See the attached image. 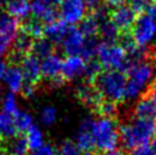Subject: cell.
Listing matches in <instances>:
<instances>
[{"label":"cell","mask_w":156,"mask_h":155,"mask_svg":"<svg viewBox=\"0 0 156 155\" xmlns=\"http://www.w3.org/2000/svg\"><path fill=\"white\" fill-rule=\"evenodd\" d=\"M86 63L87 62L81 56H67L63 60V65H62L63 78L66 81H69L78 77H82Z\"/></svg>","instance_id":"15"},{"label":"cell","mask_w":156,"mask_h":155,"mask_svg":"<svg viewBox=\"0 0 156 155\" xmlns=\"http://www.w3.org/2000/svg\"><path fill=\"white\" fill-rule=\"evenodd\" d=\"M8 46H9L8 43H6L5 41L0 40V56H2L5 52H6V50H7Z\"/></svg>","instance_id":"43"},{"label":"cell","mask_w":156,"mask_h":155,"mask_svg":"<svg viewBox=\"0 0 156 155\" xmlns=\"http://www.w3.org/2000/svg\"><path fill=\"white\" fill-rule=\"evenodd\" d=\"M103 155H128L126 154V152L124 150H112V151H108V152H105Z\"/></svg>","instance_id":"41"},{"label":"cell","mask_w":156,"mask_h":155,"mask_svg":"<svg viewBox=\"0 0 156 155\" xmlns=\"http://www.w3.org/2000/svg\"><path fill=\"white\" fill-rule=\"evenodd\" d=\"M56 150L57 155H81V151L76 145V142L71 139H65L64 142H62V144Z\"/></svg>","instance_id":"32"},{"label":"cell","mask_w":156,"mask_h":155,"mask_svg":"<svg viewBox=\"0 0 156 155\" xmlns=\"http://www.w3.org/2000/svg\"><path fill=\"white\" fill-rule=\"evenodd\" d=\"M144 94L146 96H148L151 100L153 102L154 106L156 108V77L152 80V82L148 85V87L146 88V90L144 91Z\"/></svg>","instance_id":"36"},{"label":"cell","mask_w":156,"mask_h":155,"mask_svg":"<svg viewBox=\"0 0 156 155\" xmlns=\"http://www.w3.org/2000/svg\"><path fill=\"white\" fill-rule=\"evenodd\" d=\"M156 137V121L131 117L129 123L120 125V140L124 150L132 151L143 145H148Z\"/></svg>","instance_id":"1"},{"label":"cell","mask_w":156,"mask_h":155,"mask_svg":"<svg viewBox=\"0 0 156 155\" xmlns=\"http://www.w3.org/2000/svg\"><path fill=\"white\" fill-rule=\"evenodd\" d=\"M56 116H57V112L56 110L51 106H47L42 110L41 112V120L44 122V124H51L55 122L56 120Z\"/></svg>","instance_id":"34"},{"label":"cell","mask_w":156,"mask_h":155,"mask_svg":"<svg viewBox=\"0 0 156 155\" xmlns=\"http://www.w3.org/2000/svg\"><path fill=\"white\" fill-rule=\"evenodd\" d=\"M130 34L139 47L153 49L155 47L154 41L156 39V23L149 16V14H141L137 17L133 26L131 27Z\"/></svg>","instance_id":"6"},{"label":"cell","mask_w":156,"mask_h":155,"mask_svg":"<svg viewBox=\"0 0 156 155\" xmlns=\"http://www.w3.org/2000/svg\"><path fill=\"white\" fill-rule=\"evenodd\" d=\"M83 155H100V154H98V153H97V152H89V153H84V154Z\"/></svg>","instance_id":"48"},{"label":"cell","mask_w":156,"mask_h":155,"mask_svg":"<svg viewBox=\"0 0 156 155\" xmlns=\"http://www.w3.org/2000/svg\"><path fill=\"white\" fill-rule=\"evenodd\" d=\"M1 142L12 155H27L30 151L26 137L23 134H18L16 137H14L8 142Z\"/></svg>","instance_id":"23"},{"label":"cell","mask_w":156,"mask_h":155,"mask_svg":"<svg viewBox=\"0 0 156 155\" xmlns=\"http://www.w3.org/2000/svg\"><path fill=\"white\" fill-rule=\"evenodd\" d=\"M0 155H12L7 151V148L4 146V144L0 142Z\"/></svg>","instance_id":"45"},{"label":"cell","mask_w":156,"mask_h":155,"mask_svg":"<svg viewBox=\"0 0 156 155\" xmlns=\"http://www.w3.org/2000/svg\"><path fill=\"white\" fill-rule=\"evenodd\" d=\"M38 89V86L37 85H32V83H27V82H24L23 83V87L21 89V92H22L23 97L25 98H30L35 94V91Z\"/></svg>","instance_id":"37"},{"label":"cell","mask_w":156,"mask_h":155,"mask_svg":"<svg viewBox=\"0 0 156 155\" xmlns=\"http://www.w3.org/2000/svg\"><path fill=\"white\" fill-rule=\"evenodd\" d=\"M78 27L81 30L86 38H94L99 35V22L97 21L95 15L89 10L86 14L84 18L80 22Z\"/></svg>","instance_id":"25"},{"label":"cell","mask_w":156,"mask_h":155,"mask_svg":"<svg viewBox=\"0 0 156 155\" xmlns=\"http://www.w3.org/2000/svg\"><path fill=\"white\" fill-rule=\"evenodd\" d=\"M130 155H154V153L149 145H143V146H139L132 150Z\"/></svg>","instance_id":"38"},{"label":"cell","mask_w":156,"mask_h":155,"mask_svg":"<svg viewBox=\"0 0 156 155\" xmlns=\"http://www.w3.org/2000/svg\"><path fill=\"white\" fill-rule=\"evenodd\" d=\"M109 20L117 29L119 33H128L133 26L138 15L134 13L129 5H122L119 7L109 9Z\"/></svg>","instance_id":"7"},{"label":"cell","mask_w":156,"mask_h":155,"mask_svg":"<svg viewBox=\"0 0 156 155\" xmlns=\"http://www.w3.org/2000/svg\"><path fill=\"white\" fill-rule=\"evenodd\" d=\"M86 37L78 26H69L65 38L63 40V49L67 56H79L81 55L86 42Z\"/></svg>","instance_id":"10"},{"label":"cell","mask_w":156,"mask_h":155,"mask_svg":"<svg viewBox=\"0 0 156 155\" xmlns=\"http://www.w3.org/2000/svg\"><path fill=\"white\" fill-rule=\"evenodd\" d=\"M103 70L104 69L99 64L98 60L96 59L88 60L87 63H86V67H84V71H83V74H82V77L84 78V81L92 83Z\"/></svg>","instance_id":"30"},{"label":"cell","mask_w":156,"mask_h":155,"mask_svg":"<svg viewBox=\"0 0 156 155\" xmlns=\"http://www.w3.org/2000/svg\"><path fill=\"white\" fill-rule=\"evenodd\" d=\"M154 66L149 60L139 62L128 73V82L126 89V99L132 100L144 94V88H147L153 78Z\"/></svg>","instance_id":"5"},{"label":"cell","mask_w":156,"mask_h":155,"mask_svg":"<svg viewBox=\"0 0 156 155\" xmlns=\"http://www.w3.org/2000/svg\"><path fill=\"white\" fill-rule=\"evenodd\" d=\"M103 0H84V4L89 10H94V9L98 8L99 6H101Z\"/></svg>","instance_id":"39"},{"label":"cell","mask_w":156,"mask_h":155,"mask_svg":"<svg viewBox=\"0 0 156 155\" xmlns=\"http://www.w3.org/2000/svg\"><path fill=\"white\" fill-rule=\"evenodd\" d=\"M61 2L62 0H33L31 4L32 16L42 21L44 25L57 21L59 16L57 7Z\"/></svg>","instance_id":"8"},{"label":"cell","mask_w":156,"mask_h":155,"mask_svg":"<svg viewBox=\"0 0 156 155\" xmlns=\"http://www.w3.org/2000/svg\"><path fill=\"white\" fill-rule=\"evenodd\" d=\"M5 10L17 20H25L31 12V5L29 0H9Z\"/></svg>","instance_id":"22"},{"label":"cell","mask_w":156,"mask_h":155,"mask_svg":"<svg viewBox=\"0 0 156 155\" xmlns=\"http://www.w3.org/2000/svg\"><path fill=\"white\" fill-rule=\"evenodd\" d=\"M119 34V31L111 22L109 17L99 23V37L104 42H117Z\"/></svg>","instance_id":"27"},{"label":"cell","mask_w":156,"mask_h":155,"mask_svg":"<svg viewBox=\"0 0 156 155\" xmlns=\"http://www.w3.org/2000/svg\"><path fill=\"white\" fill-rule=\"evenodd\" d=\"M13 117L18 134L26 132L32 127V117H31V115L29 113H25L18 110L17 112L13 115Z\"/></svg>","instance_id":"31"},{"label":"cell","mask_w":156,"mask_h":155,"mask_svg":"<svg viewBox=\"0 0 156 155\" xmlns=\"http://www.w3.org/2000/svg\"><path fill=\"white\" fill-rule=\"evenodd\" d=\"M151 147H152L154 155H156V137L152 140V145H151Z\"/></svg>","instance_id":"47"},{"label":"cell","mask_w":156,"mask_h":155,"mask_svg":"<svg viewBox=\"0 0 156 155\" xmlns=\"http://www.w3.org/2000/svg\"><path fill=\"white\" fill-rule=\"evenodd\" d=\"M67 31H69V27L65 22L62 20H57L44 25V37L49 41H51L54 45H58L63 42Z\"/></svg>","instance_id":"17"},{"label":"cell","mask_w":156,"mask_h":155,"mask_svg":"<svg viewBox=\"0 0 156 155\" xmlns=\"http://www.w3.org/2000/svg\"><path fill=\"white\" fill-rule=\"evenodd\" d=\"M22 32L30 35L31 38L40 39L44 38V24L42 21H40L39 18L31 16L29 18L23 20L21 23V30Z\"/></svg>","instance_id":"21"},{"label":"cell","mask_w":156,"mask_h":155,"mask_svg":"<svg viewBox=\"0 0 156 155\" xmlns=\"http://www.w3.org/2000/svg\"><path fill=\"white\" fill-rule=\"evenodd\" d=\"M92 135L96 148L101 152L115 150L120 142V124L117 119L101 117L94 122Z\"/></svg>","instance_id":"4"},{"label":"cell","mask_w":156,"mask_h":155,"mask_svg":"<svg viewBox=\"0 0 156 155\" xmlns=\"http://www.w3.org/2000/svg\"><path fill=\"white\" fill-rule=\"evenodd\" d=\"M6 70H7V65H6V63L2 62V60H0V79L4 78Z\"/></svg>","instance_id":"44"},{"label":"cell","mask_w":156,"mask_h":155,"mask_svg":"<svg viewBox=\"0 0 156 155\" xmlns=\"http://www.w3.org/2000/svg\"><path fill=\"white\" fill-rule=\"evenodd\" d=\"M95 121L87 117L82 121V123L80 125L78 136H76V145L80 148V151L83 153H89L94 152L96 148L95 139L92 135V127H94Z\"/></svg>","instance_id":"13"},{"label":"cell","mask_w":156,"mask_h":155,"mask_svg":"<svg viewBox=\"0 0 156 155\" xmlns=\"http://www.w3.org/2000/svg\"><path fill=\"white\" fill-rule=\"evenodd\" d=\"M128 77L119 70H103L92 83L104 99L122 103L126 100Z\"/></svg>","instance_id":"2"},{"label":"cell","mask_w":156,"mask_h":155,"mask_svg":"<svg viewBox=\"0 0 156 155\" xmlns=\"http://www.w3.org/2000/svg\"><path fill=\"white\" fill-rule=\"evenodd\" d=\"M18 135L13 115L6 112L0 113V142H8Z\"/></svg>","instance_id":"20"},{"label":"cell","mask_w":156,"mask_h":155,"mask_svg":"<svg viewBox=\"0 0 156 155\" xmlns=\"http://www.w3.org/2000/svg\"><path fill=\"white\" fill-rule=\"evenodd\" d=\"M63 59L56 54H51L41 60V73L42 78L51 80L62 74Z\"/></svg>","instance_id":"18"},{"label":"cell","mask_w":156,"mask_h":155,"mask_svg":"<svg viewBox=\"0 0 156 155\" xmlns=\"http://www.w3.org/2000/svg\"><path fill=\"white\" fill-rule=\"evenodd\" d=\"M96 56L104 70H119L126 75L137 64L126 56L124 49L117 42H99Z\"/></svg>","instance_id":"3"},{"label":"cell","mask_w":156,"mask_h":155,"mask_svg":"<svg viewBox=\"0 0 156 155\" xmlns=\"http://www.w3.org/2000/svg\"><path fill=\"white\" fill-rule=\"evenodd\" d=\"M8 1L9 0H0V12L6 9V6L8 4Z\"/></svg>","instance_id":"46"},{"label":"cell","mask_w":156,"mask_h":155,"mask_svg":"<svg viewBox=\"0 0 156 155\" xmlns=\"http://www.w3.org/2000/svg\"><path fill=\"white\" fill-rule=\"evenodd\" d=\"M54 50H55V45L44 37V38L35 39L34 40V42L32 45V48H31L30 55H33L37 58L42 60L49 55L54 54Z\"/></svg>","instance_id":"24"},{"label":"cell","mask_w":156,"mask_h":155,"mask_svg":"<svg viewBox=\"0 0 156 155\" xmlns=\"http://www.w3.org/2000/svg\"><path fill=\"white\" fill-rule=\"evenodd\" d=\"M132 117L141 120H155L156 121V108L151 98L145 94L139 97L136 107L132 112Z\"/></svg>","instance_id":"16"},{"label":"cell","mask_w":156,"mask_h":155,"mask_svg":"<svg viewBox=\"0 0 156 155\" xmlns=\"http://www.w3.org/2000/svg\"><path fill=\"white\" fill-rule=\"evenodd\" d=\"M21 69L24 77V82L37 85L41 81L42 73H41V62L39 58H37L33 55H27L23 59L21 64Z\"/></svg>","instance_id":"14"},{"label":"cell","mask_w":156,"mask_h":155,"mask_svg":"<svg viewBox=\"0 0 156 155\" xmlns=\"http://www.w3.org/2000/svg\"><path fill=\"white\" fill-rule=\"evenodd\" d=\"M2 107H4V112L8 113L10 115H14L18 111L17 104H16V100H15L13 92L7 94L5 96L4 100H2Z\"/></svg>","instance_id":"33"},{"label":"cell","mask_w":156,"mask_h":155,"mask_svg":"<svg viewBox=\"0 0 156 155\" xmlns=\"http://www.w3.org/2000/svg\"><path fill=\"white\" fill-rule=\"evenodd\" d=\"M58 12L61 20L66 24L74 25L80 23L86 16L84 0H62Z\"/></svg>","instance_id":"9"},{"label":"cell","mask_w":156,"mask_h":155,"mask_svg":"<svg viewBox=\"0 0 156 155\" xmlns=\"http://www.w3.org/2000/svg\"><path fill=\"white\" fill-rule=\"evenodd\" d=\"M31 155H57V150L50 144H46L38 150L33 151Z\"/></svg>","instance_id":"35"},{"label":"cell","mask_w":156,"mask_h":155,"mask_svg":"<svg viewBox=\"0 0 156 155\" xmlns=\"http://www.w3.org/2000/svg\"><path fill=\"white\" fill-rule=\"evenodd\" d=\"M75 97L84 106L91 108L92 111H95L97 106L100 104V102L104 99L94 83L86 81L83 82L82 85L76 87V89H75Z\"/></svg>","instance_id":"11"},{"label":"cell","mask_w":156,"mask_h":155,"mask_svg":"<svg viewBox=\"0 0 156 155\" xmlns=\"http://www.w3.org/2000/svg\"><path fill=\"white\" fill-rule=\"evenodd\" d=\"M148 14H149V16L154 20V22L156 23V1L153 4V6L151 7V9L148 10Z\"/></svg>","instance_id":"42"},{"label":"cell","mask_w":156,"mask_h":155,"mask_svg":"<svg viewBox=\"0 0 156 155\" xmlns=\"http://www.w3.org/2000/svg\"><path fill=\"white\" fill-rule=\"evenodd\" d=\"M21 30V23L17 18L10 16L4 10L0 12V40L6 43L13 42Z\"/></svg>","instance_id":"12"},{"label":"cell","mask_w":156,"mask_h":155,"mask_svg":"<svg viewBox=\"0 0 156 155\" xmlns=\"http://www.w3.org/2000/svg\"><path fill=\"white\" fill-rule=\"evenodd\" d=\"M4 80L6 81L8 88L12 92H18L21 91L24 83V77L21 66L17 65H8L4 75Z\"/></svg>","instance_id":"19"},{"label":"cell","mask_w":156,"mask_h":155,"mask_svg":"<svg viewBox=\"0 0 156 155\" xmlns=\"http://www.w3.org/2000/svg\"><path fill=\"white\" fill-rule=\"evenodd\" d=\"M155 1H156V0H155Z\"/></svg>","instance_id":"49"},{"label":"cell","mask_w":156,"mask_h":155,"mask_svg":"<svg viewBox=\"0 0 156 155\" xmlns=\"http://www.w3.org/2000/svg\"><path fill=\"white\" fill-rule=\"evenodd\" d=\"M33 42H34V39L31 38L30 35H27L22 31H20L17 37L13 41V46H12L10 50L18 52L23 56H27L31 52Z\"/></svg>","instance_id":"26"},{"label":"cell","mask_w":156,"mask_h":155,"mask_svg":"<svg viewBox=\"0 0 156 155\" xmlns=\"http://www.w3.org/2000/svg\"><path fill=\"white\" fill-rule=\"evenodd\" d=\"M117 105L119 104L114 103V102H111V100H107V99H103L94 112L96 114L100 115V117L117 119V113H119Z\"/></svg>","instance_id":"28"},{"label":"cell","mask_w":156,"mask_h":155,"mask_svg":"<svg viewBox=\"0 0 156 155\" xmlns=\"http://www.w3.org/2000/svg\"><path fill=\"white\" fill-rule=\"evenodd\" d=\"M25 137L30 151H35L41 146H44V135L38 127L32 125L30 129L26 131Z\"/></svg>","instance_id":"29"},{"label":"cell","mask_w":156,"mask_h":155,"mask_svg":"<svg viewBox=\"0 0 156 155\" xmlns=\"http://www.w3.org/2000/svg\"><path fill=\"white\" fill-rule=\"evenodd\" d=\"M148 60L152 63L154 69L156 70V49H154V50H148Z\"/></svg>","instance_id":"40"}]
</instances>
